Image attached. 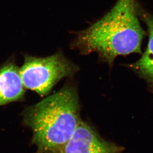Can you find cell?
Masks as SVG:
<instances>
[{
    "label": "cell",
    "mask_w": 153,
    "mask_h": 153,
    "mask_svg": "<svg viewBox=\"0 0 153 153\" xmlns=\"http://www.w3.org/2000/svg\"><path fill=\"white\" fill-rule=\"evenodd\" d=\"M79 112L78 93L71 84L26 108L24 120L38 153H64L81 122Z\"/></svg>",
    "instance_id": "2"
},
{
    "label": "cell",
    "mask_w": 153,
    "mask_h": 153,
    "mask_svg": "<svg viewBox=\"0 0 153 153\" xmlns=\"http://www.w3.org/2000/svg\"><path fill=\"white\" fill-rule=\"evenodd\" d=\"M117 147L102 139L81 120L64 153H117Z\"/></svg>",
    "instance_id": "4"
},
{
    "label": "cell",
    "mask_w": 153,
    "mask_h": 153,
    "mask_svg": "<svg viewBox=\"0 0 153 153\" xmlns=\"http://www.w3.org/2000/svg\"><path fill=\"white\" fill-rule=\"evenodd\" d=\"M77 70L76 65L57 52L46 57L25 55L19 72L26 89L45 97L61 79L72 76Z\"/></svg>",
    "instance_id": "3"
},
{
    "label": "cell",
    "mask_w": 153,
    "mask_h": 153,
    "mask_svg": "<svg viewBox=\"0 0 153 153\" xmlns=\"http://www.w3.org/2000/svg\"><path fill=\"white\" fill-rule=\"evenodd\" d=\"M139 9L136 0H117L101 19L77 33L71 48L84 54L96 52L110 65L120 55L141 53L146 33Z\"/></svg>",
    "instance_id": "1"
},
{
    "label": "cell",
    "mask_w": 153,
    "mask_h": 153,
    "mask_svg": "<svg viewBox=\"0 0 153 153\" xmlns=\"http://www.w3.org/2000/svg\"><path fill=\"white\" fill-rule=\"evenodd\" d=\"M25 91L19 69L15 61H6L0 67V106L22 100Z\"/></svg>",
    "instance_id": "5"
},
{
    "label": "cell",
    "mask_w": 153,
    "mask_h": 153,
    "mask_svg": "<svg viewBox=\"0 0 153 153\" xmlns=\"http://www.w3.org/2000/svg\"><path fill=\"white\" fill-rule=\"evenodd\" d=\"M149 32L147 47L140 59L131 65V67L139 75L146 80L153 87V16L150 14L139 11Z\"/></svg>",
    "instance_id": "6"
}]
</instances>
